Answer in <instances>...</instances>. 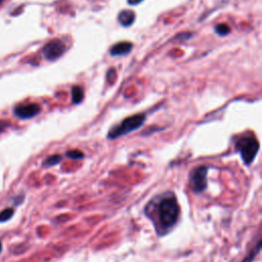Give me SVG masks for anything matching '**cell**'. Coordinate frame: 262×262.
<instances>
[{"instance_id": "obj_11", "label": "cell", "mask_w": 262, "mask_h": 262, "mask_svg": "<svg viewBox=\"0 0 262 262\" xmlns=\"http://www.w3.org/2000/svg\"><path fill=\"white\" fill-rule=\"evenodd\" d=\"M260 249H261V239L258 241L257 245H256V246L254 247V249L250 252V254L243 260V262H252V261L256 258V256L259 254Z\"/></svg>"}, {"instance_id": "obj_2", "label": "cell", "mask_w": 262, "mask_h": 262, "mask_svg": "<svg viewBox=\"0 0 262 262\" xmlns=\"http://www.w3.org/2000/svg\"><path fill=\"white\" fill-rule=\"evenodd\" d=\"M145 122V115L144 114H135L130 117H127L123 121H121L118 125L114 126L110 129L107 133V138L113 140L117 139L121 136L127 135L137 129H139Z\"/></svg>"}, {"instance_id": "obj_10", "label": "cell", "mask_w": 262, "mask_h": 262, "mask_svg": "<svg viewBox=\"0 0 262 262\" xmlns=\"http://www.w3.org/2000/svg\"><path fill=\"white\" fill-rule=\"evenodd\" d=\"M61 156L59 155H52L48 158L45 159V161L43 162V166L44 167H52V166H55L57 164H59L61 162Z\"/></svg>"}, {"instance_id": "obj_16", "label": "cell", "mask_w": 262, "mask_h": 262, "mask_svg": "<svg viewBox=\"0 0 262 262\" xmlns=\"http://www.w3.org/2000/svg\"><path fill=\"white\" fill-rule=\"evenodd\" d=\"M7 126V123L6 122H3V121H0V133L6 128Z\"/></svg>"}, {"instance_id": "obj_17", "label": "cell", "mask_w": 262, "mask_h": 262, "mask_svg": "<svg viewBox=\"0 0 262 262\" xmlns=\"http://www.w3.org/2000/svg\"><path fill=\"white\" fill-rule=\"evenodd\" d=\"M1 250H2V245H1V242H0V253H1Z\"/></svg>"}, {"instance_id": "obj_13", "label": "cell", "mask_w": 262, "mask_h": 262, "mask_svg": "<svg viewBox=\"0 0 262 262\" xmlns=\"http://www.w3.org/2000/svg\"><path fill=\"white\" fill-rule=\"evenodd\" d=\"M13 209L12 208H6L0 212V222H5L9 220L13 216Z\"/></svg>"}, {"instance_id": "obj_4", "label": "cell", "mask_w": 262, "mask_h": 262, "mask_svg": "<svg viewBox=\"0 0 262 262\" xmlns=\"http://www.w3.org/2000/svg\"><path fill=\"white\" fill-rule=\"evenodd\" d=\"M208 167L199 166L189 174V187L194 193H202L207 188Z\"/></svg>"}, {"instance_id": "obj_5", "label": "cell", "mask_w": 262, "mask_h": 262, "mask_svg": "<svg viewBox=\"0 0 262 262\" xmlns=\"http://www.w3.org/2000/svg\"><path fill=\"white\" fill-rule=\"evenodd\" d=\"M66 44L60 39H52L47 42L42 49L43 56L48 61H53L59 58L66 52Z\"/></svg>"}, {"instance_id": "obj_9", "label": "cell", "mask_w": 262, "mask_h": 262, "mask_svg": "<svg viewBox=\"0 0 262 262\" xmlns=\"http://www.w3.org/2000/svg\"><path fill=\"white\" fill-rule=\"evenodd\" d=\"M83 97H84V94H83L82 88L79 87V86H74L72 88V101H73V103L79 104L82 101Z\"/></svg>"}, {"instance_id": "obj_18", "label": "cell", "mask_w": 262, "mask_h": 262, "mask_svg": "<svg viewBox=\"0 0 262 262\" xmlns=\"http://www.w3.org/2000/svg\"><path fill=\"white\" fill-rule=\"evenodd\" d=\"M3 1H4V0H0V4H1Z\"/></svg>"}, {"instance_id": "obj_7", "label": "cell", "mask_w": 262, "mask_h": 262, "mask_svg": "<svg viewBox=\"0 0 262 262\" xmlns=\"http://www.w3.org/2000/svg\"><path fill=\"white\" fill-rule=\"evenodd\" d=\"M132 43L124 41V42H119L113 45L110 49V54L112 56H122L128 54L132 50Z\"/></svg>"}, {"instance_id": "obj_1", "label": "cell", "mask_w": 262, "mask_h": 262, "mask_svg": "<svg viewBox=\"0 0 262 262\" xmlns=\"http://www.w3.org/2000/svg\"><path fill=\"white\" fill-rule=\"evenodd\" d=\"M157 228L159 234H164L170 230L178 221L179 218V205L174 193L168 192L160 199L157 204Z\"/></svg>"}, {"instance_id": "obj_14", "label": "cell", "mask_w": 262, "mask_h": 262, "mask_svg": "<svg viewBox=\"0 0 262 262\" xmlns=\"http://www.w3.org/2000/svg\"><path fill=\"white\" fill-rule=\"evenodd\" d=\"M67 157L73 160H82L84 158V154L78 149H72L67 152Z\"/></svg>"}, {"instance_id": "obj_3", "label": "cell", "mask_w": 262, "mask_h": 262, "mask_svg": "<svg viewBox=\"0 0 262 262\" xmlns=\"http://www.w3.org/2000/svg\"><path fill=\"white\" fill-rule=\"evenodd\" d=\"M259 142L254 136L246 135L236 141V149L245 165H251L259 151Z\"/></svg>"}, {"instance_id": "obj_6", "label": "cell", "mask_w": 262, "mask_h": 262, "mask_svg": "<svg viewBox=\"0 0 262 262\" xmlns=\"http://www.w3.org/2000/svg\"><path fill=\"white\" fill-rule=\"evenodd\" d=\"M13 111H14V115L17 118H19L21 120H27V119H32L35 116H37L40 113L41 108L38 103L30 102V103L17 104Z\"/></svg>"}, {"instance_id": "obj_15", "label": "cell", "mask_w": 262, "mask_h": 262, "mask_svg": "<svg viewBox=\"0 0 262 262\" xmlns=\"http://www.w3.org/2000/svg\"><path fill=\"white\" fill-rule=\"evenodd\" d=\"M142 1H144V0H127L128 4H130V5H137V4H140Z\"/></svg>"}, {"instance_id": "obj_8", "label": "cell", "mask_w": 262, "mask_h": 262, "mask_svg": "<svg viewBox=\"0 0 262 262\" xmlns=\"http://www.w3.org/2000/svg\"><path fill=\"white\" fill-rule=\"evenodd\" d=\"M135 17H136V15H135L134 11L129 10V9H124V10H121L118 14V21L121 26L127 28V27H130L131 25H133Z\"/></svg>"}, {"instance_id": "obj_12", "label": "cell", "mask_w": 262, "mask_h": 262, "mask_svg": "<svg viewBox=\"0 0 262 262\" xmlns=\"http://www.w3.org/2000/svg\"><path fill=\"white\" fill-rule=\"evenodd\" d=\"M214 30H215V33H216L217 35L221 36V37L226 36V35L230 32L229 27H228L226 24H222V23L216 25L215 28H214Z\"/></svg>"}]
</instances>
